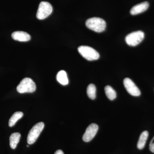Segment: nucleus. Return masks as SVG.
Returning a JSON list of instances; mask_svg holds the SVG:
<instances>
[{
	"mask_svg": "<svg viewBox=\"0 0 154 154\" xmlns=\"http://www.w3.org/2000/svg\"><path fill=\"white\" fill-rule=\"evenodd\" d=\"M86 25L89 29L97 33H101L105 30L106 23L104 19L93 17L87 20Z\"/></svg>",
	"mask_w": 154,
	"mask_h": 154,
	"instance_id": "nucleus-1",
	"label": "nucleus"
},
{
	"mask_svg": "<svg viewBox=\"0 0 154 154\" xmlns=\"http://www.w3.org/2000/svg\"><path fill=\"white\" fill-rule=\"evenodd\" d=\"M17 91L20 94L33 93L36 91L35 83L30 78H26L22 79L17 87Z\"/></svg>",
	"mask_w": 154,
	"mask_h": 154,
	"instance_id": "nucleus-2",
	"label": "nucleus"
},
{
	"mask_svg": "<svg viewBox=\"0 0 154 154\" xmlns=\"http://www.w3.org/2000/svg\"><path fill=\"white\" fill-rule=\"evenodd\" d=\"M78 51L81 55L87 60H96L99 58V54L94 48L88 46H80L78 48Z\"/></svg>",
	"mask_w": 154,
	"mask_h": 154,
	"instance_id": "nucleus-3",
	"label": "nucleus"
},
{
	"mask_svg": "<svg viewBox=\"0 0 154 154\" xmlns=\"http://www.w3.org/2000/svg\"><path fill=\"white\" fill-rule=\"evenodd\" d=\"M44 125L43 122H38L35 125L30 129L27 137V142L28 144H32L36 141L44 128Z\"/></svg>",
	"mask_w": 154,
	"mask_h": 154,
	"instance_id": "nucleus-4",
	"label": "nucleus"
},
{
	"mask_svg": "<svg viewBox=\"0 0 154 154\" xmlns=\"http://www.w3.org/2000/svg\"><path fill=\"white\" fill-rule=\"evenodd\" d=\"M144 33L141 30L135 31L129 33L125 37L127 44L131 46H135L143 40L144 38Z\"/></svg>",
	"mask_w": 154,
	"mask_h": 154,
	"instance_id": "nucleus-5",
	"label": "nucleus"
},
{
	"mask_svg": "<svg viewBox=\"0 0 154 154\" xmlns=\"http://www.w3.org/2000/svg\"><path fill=\"white\" fill-rule=\"evenodd\" d=\"M51 5L48 2H42L39 4L36 14V18L39 20L46 19L52 13Z\"/></svg>",
	"mask_w": 154,
	"mask_h": 154,
	"instance_id": "nucleus-6",
	"label": "nucleus"
},
{
	"mask_svg": "<svg viewBox=\"0 0 154 154\" xmlns=\"http://www.w3.org/2000/svg\"><path fill=\"white\" fill-rule=\"evenodd\" d=\"M123 84L126 91L131 96H138L141 93L139 88L134 82L129 78H125L123 81Z\"/></svg>",
	"mask_w": 154,
	"mask_h": 154,
	"instance_id": "nucleus-7",
	"label": "nucleus"
},
{
	"mask_svg": "<svg viewBox=\"0 0 154 154\" xmlns=\"http://www.w3.org/2000/svg\"><path fill=\"white\" fill-rule=\"evenodd\" d=\"M99 129L98 125L92 123L87 128L85 132L83 135V140L85 142L91 141L96 135Z\"/></svg>",
	"mask_w": 154,
	"mask_h": 154,
	"instance_id": "nucleus-8",
	"label": "nucleus"
},
{
	"mask_svg": "<svg viewBox=\"0 0 154 154\" xmlns=\"http://www.w3.org/2000/svg\"><path fill=\"white\" fill-rule=\"evenodd\" d=\"M149 4L145 2L141 3L134 6L130 11L131 14L132 15H137L143 13L148 8Z\"/></svg>",
	"mask_w": 154,
	"mask_h": 154,
	"instance_id": "nucleus-9",
	"label": "nucleus"
},
{
	"mask_svg": "<svg viewBox=\"0 0 154 154\" xmlns=\"http://www.w3.org/2000/svg\"><path fill=\"white\" fill-rule=\"evenodd\" d=\"M12 37L14 40L20 42H27L31 39L28 33L24 31H15L12 34Z\"/></svg>",
	"mask_w": 154,
	"mask_h": 154,
	"instance_id": "nucleus-10",
	"label": "nucleus"
},
{
	"mask_svg": "<svg viewBox=\"0 0 154 154\" xmlns=\"http://www.w3.org/2000/svg\"><path fill=\"white\" fill-rule=\"evenodd\" d=\"M56 79L57 82L63 85H66L68 84V79L65 71L61 70L59 72L57 75Z\"/></svg>",
	"mask_w": 154,
	"mask_h": 154,
	"instance_id": "nucleus-11",
	"label": "nucleus"
},
{
	"mask_svg": "<svg viewBox=\"0 0 154 154\" xmlns=\"http://www.w3.org/2000/svg\"><path fill=\"white\" fill-rule=\"evenodd\" d=\"M21 134L19 133H14L10 137V145L12 149H15L20 140Z\"/></svg>",
	"mask_w": 154,
	"mask_h": 154,
	"instance_id": "nucleus-12",
	"label": "nucleus"
},
{
	"mask_svg": "<svg viewBox=\"0 0 154 154\" xmlns=\"http://www.w3.org/2000/svg\"><path fill=\"white\" fill-rule=\"evenodd\" d=\"M149 133L146 131L142 133L137 143V147L139 149H142L144 148Z\"/></svg>",
	"mask_w": 154,
	"mask_h": 154,
	"instance_id": "nucleus-13",
	"label": "nucleus"
},
{
	"mask_svg": "<svg viewBox=\"0 0 154 154\" xmlns=\"http://www.w3.org/2000/svg\"><path fill=\"white\" fill-rule=\"evenodd\" d=\"M23 113L20 111L15 112L14 114L11 116V118L9 119V126L10 127L14 126L17 121L19 119L22 118L23 116Z\"/></svg>",
	"mask_w": 154,
	"mask_h": 154,
	"instance_id": "nucleus-14",
	"label": "nucleus"
},
{
	"mask_svg": "<svg viewBox=\"0 0 154 154\" xmlns=\"http://www.w3.org/2000/svg\"><path fill=\"white\" fill-rule=\"evenodd\" d=\"M105 94L108 99L113 100L116 97V93L115 90L110 86H106L105 88Z\"/></svg>",
	"mask_w": 154,
	"mask_h": 154,
	"instance_id": "nucleus-15",
	"label": "nucleus"
},
{
	"mask_svg": "<svg viewBox=\"0 0 154 154\" xmlns=\"http://www.w3.org/2000/svg\"><path fill=\"white\" fill-rule=\"evenodd\" d=\"M96 86L94 84H90L87 88V92L89 98L91 99H95L96 97Z\"/></svg>",
	"mask_w": 154,
	"mask_h": 154,
	"instance_id": "nucleus-16",
	"label": "nucleus"
},
{
	"mask_svg": "<svg viewBox=\"0 0 154 154\" xmlns=\"http://www.w3.org/2000/svg\"><path fill=\"white\" fill-rule=\"evenodd\" d=\"M149 149L152 152L154 153V137L150 143Z\"/></svg>",
	"mask_w": 154,
	"mask_h": 154,
	"instance_id": "nucleus-17",
	"label": "nucleus"
},
{
	"mask_svg": "<svg viewBox=\"0 0 154 154\" xmlns=\"http://www.w3.org/2000/svg\"><path fill=\"white\" fill-rule=\"evenodd\" d=\"M54 154H64V153L61 150H57L54 153Z\"/></svg>",
	"mask_w": 154,
	"mask_h": 154,
	"instance_id": "nucleus-18",
	"label": "nucleus"
},
{
	"mask_svg": "<svg viewBox=\"0 0 154 154\" xmlns=\"http://www.w3.org/2000/svg\"><path fill=\"white\" fill-rule=\"evenodd\" d=\"M27 147H29V145H27Z\"/></svg>",
	"mask_w": 154,
	"mask_h": 154,
	"instance_id": "nucleus-19",
	"label": "nucleus"
}]
</instances>
